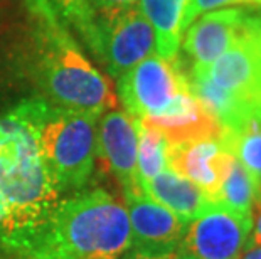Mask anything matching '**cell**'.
Returning a JSON list of instances; mask_svg holds the SVG:
<instances>
[{
	"label": "cell",
	"instance_id": "cell-1",
	"mask_svg": "<svg viewBox=\"0 0 261 259\" xmlns=\"http://www.w3.org/2000/svg\"><path fill=\"white\" fill-rule=\"evenodd\" d=\"M61 199L17 101L0 113V249L17 257Z\"/></svg>",
	"mask_w": 261,
	"mask_h": 259
},
{
	"label": "cell",
	"instance_id": "cell-2",
	"mask_svg": "<svg viewBox=\"0 0 261 259\" xmlns=\"http://www.w3.org/2000/svg\"><path fill=\"white\" fill-rule=\"evenodd\" d=\"M132 247L128 212L103 189L80 190L53 209L19 259H120Z\"/></svg>",
	"mask_w": 261,
	"mask_h": 259
},
{
	"label": "cell",
	"instance_id": "cell-3",
	"mask_svg": "<svg viewBox=\"0 0 261 259\" xmlns=\"http://www.w3.org/2000/svg\"><path fill=\"white\" fill-rule=\"evenodd\" d=\"M42 27L37 82L49 103L73 111L103 114L116 109L118 98L110 81L80 51L44 0H27Z\"/></svg>",
	"mask_w": 261,
	"mask_h": 259
},
{
	"label": "cell",
	"instance_id": "cell-4",
	"mask_svg": "<svg viewBox=\"0 0 261 259\" xmlns=\"http://www.w3.org/2000/svg\"><path fill=\"white\" fill-rule=\"evenodd\" d=\"M20 106L34 128L42 160L61 194L68 197L85 190L96 158L101 114L61 108L42 96L20 100Z\"/></svg>",
	"mask_w": 261,
	"mask_h": 259
},
{
	"label": "cell",
	"instance_id": "cell-5",
	"mask_svg": "<svg viewBox=\"0 0 261 259\" xmlns=\"http://www.w3.org/2000/svg\"><path fill=\"white\" fill-rule=\"evenodd\" d=\"M189 71H202L232 96L240 120L238 130L248 121H261V15L249 12L236 42L209 68Z\"/></svg>",
	"mask_w": 261,
	"mask_h": 259
},
{
	"label": "cell",
	"instance_id": "cell-6",
	"mask_svg": "<svg viewBox=\"0 0 261 259\" xmlns=\"http://www.w3.org/2000/svg\"><path fill=\"white\" fill-rule=\"evenodd\" d=\"M116 81L120 101L135 120L159 117L179 98L191 93L187 69L179 56L165 59L152 54Z\"/></svg>",
	"mask_w": 261,
	"mask_h": 259
},
{
	"label": "cell",
	"instance_id": "cell-7",
	"mask_svg": "<svg viewBox=\"0 0 261 259\" xmlns=\"http://www.w3.org/2000/svg\"><path fill=\"white\" fill-rule=\"evenodd\" d=\"M253 219L211 202L186 224L177 259H236L249 244Z\"/></svg>",
	"mask_w": 261,
	"mask_h": 259
},
{
	"label": "cell",
	"instance_id": "cell-8",
	"mask_svg": "<svg viewBox=\"0 0 261 259\" xmlns=\"http://www.w3.org/2000/svg\"><path fill=\"white\" fill-rule=\"evenodd\" d=\"M96 15L98 46L94 56L105 64L112 78L118 79L153 54L155 34L140 7Z\"/></svg>",
	"mask_w": 261,
	"mask_h": 259
},
{
	"label": "cell",
	"instance_id": "cell-9",
	"mask_svg": "<svg viewBox=\"0 0 261 259\" xmlns=\"http://www.w3.org/2000/svg\"><path fill=\"white\" fill-rule=\"evenodd\" d=\"M138 125L137 120L121 109H108L98 118L96 155L108 167V172L121 185L123 192L138 190L137 179Z\"/></svg>",
	"mask_w": 261,
	"mask_h": 259
},
{
	"label": "cell",
	"instance_id": "cell-10",
	"mask_svg": "<svg viewBox=\"0 0 261 259\" xmlns=\"http://www.w3.org/2000/svg\"><path fill=\"white\" fill-rule=\"evenodd\" d=\"M123 204L128 212L132 247L148 252H174L182 238L186 224L162 204L142 189L123 192Z\"/></svg>",
	"mask_w": 261,
	"mask_h": 259
},
{
	"label": "cell",
	"instance_id": "cell-11",
	"mask_svg": "<svg viewBox=\"0 0 261 259\" xmlns=\"http://www.w3.org/2000/svg\"><path fill=\"white\" fill-rule=\"evenodd\" d=\"M248 15V10L241 7H227L213 10L194 20L180 41L186 56L191 59L189 69L209 68L226 52L240 37Z\"/></svg>",
	"mask_w": 261,
	"mask_h": 259
},
{
	"label": "cell",
	"instance_id": "cell-12",
	"mask_svg": "<svg viewBox=\"0 0 261 259\" xmlns=\"http://www.w3.org/2000/svg\"><path fill=\"white\" fill-rule=\"evenodd\" d=\"M234 155L221 140L205 138L167 145V168L194 182L213 202Z\"/></svg>",
	"mask_w": 261,
	"mask_h": 259
},
{
	"label": "cell",
	"instance_id": "cell-13",
	"mask_svg": "<svg viewBox=\"0 0 261 259\" xmlns=\"http://www.w3.org/2000/svg\"><path fill=\"white\" fill-rule=\"evenodd\" d=\"M162 133L167 145L194 140H221L223 126L218 118L191 93L179 98L165 113L153 118L138 120Z\"/></svg>",
	"mask_w": 261,
	"mask_h": 259
},
{
	"label": "cell",
	"instance_id": "cell-14",
	"mask_svg": "<svg viewBox=\"0 0 261 259\" xmlns=\"http://www.w3.org/2000/svg\"><path fill=\"white\" fill-rule=\"evenodd\" d=\"M140 189L150 199L167 207L184 224L207 204V197L194 182L172 172L170 168H165L153 179L140 184Z\"/></svg>",
	"mask_w": 261,
	"mask_h": 259
},
{
	"label": "cell",
	"instance_id": "cell-15",
	"mask_svg": "<svg viewBox=\"0 0 261 259\" xmlns=\"http://www.w3.org/2000/svg\"><path fill=\"white\" fill-rule=\"evenodd\" d=\"M140 10L155 34V54L174 59L179 54L182 31L180 22L187 0H140Z\"/></svg>",
	"mask_w": 261,
	"mask_h": 259
},
{
	"label": "cell",
	"instance_id": "cell-16",
	"mask_svg": "<svg viewBox=\"0 0 261 259\" xmlns=\"http://www.w3.org/2000/svg\"><path fill=\"white\" fill-rule=\"evenodd\" d=\"M61 24L69 25L81 36L85 46L94 54L98 46V15L91 0H44Z\"/></svg>",
	"mask_w": 261,
	"mask_h": 259
},
{
	"label": "cell",
	"instance_id": "cell-17",
	"mask_svg": "<svg viewBox=\"0 0 261 259\" xmlns=\"http://www.w3.org/2000/svg\"><path fill=\"white\" fill-rule=\"evenodd\" d=\"M254 199V179L234 157L221 189L213 202H218L241 216L251 217V206ZM253 219V217H251Z\"/></svg>",
	"mask_w": 261,
	"mask_h": 259
},
{
	"label": "cell",
	"instance_id": "cell-18",
	"mask_svg": "<svg viewBox=\"0 0 261 259\" xmlns=\"http://www.w3.org/2000/svg\"><path fill=\"white\" fill-rule=\"evenodd\" d=\"M138 125V152H137V179L138 185L167 168V141L160 131L137 120Z\"/></svg>",
	"mask_w": 261,
	"mask_h": 259
},
{
	"label": "cell",
	"instance_id": "cell-19",
	"mask_svg": "<svg viewBox=\"0 0 261 259\" xmlns=\"http://www.w3.org/2000/svg\"><path fill=\"white\" fill-rule=\"evenodd\" d=\"M223 145L251 174L254 182L261 180V121H248L238 131H223Z\"/></svg>",
	"mask_w": 261,
	"mask_h": 259
},
{
	"label": "cell",
	"instance_id": "cell-20",
	"mask_svg": "<svg viewBox=\"0 0 261 259\" xmlns=\"http://www.w3.org/2000/svg\"><path fill=\"white\" fill-rule=\"evenodd\" d=\"M234 5H244V7L258 9L261 7V0H187L184 15H182V22H180L182 34H184L187 27L197 17H201V15L213 12V10L234 7Z\"/></svg>",
	"mask_w": 261,
	"mask_h": 259
},
{
	"label": "cell",
	"instance_id": "cell-21",
	"mask_svg": "<svg viewBox=\"0 0 261 259\" xmlns=\"http://www.w3.org/2000/svg\"><path fill=\"white\" fill-rule=\"evenodd\" d=\"M98 14H115L121 10L138 7L140 0H91Z\"/></svg>",
	"mask_w": 261,
	"mask_h": 259
},
{
	"label": "cell",
	"instance_id": "cell-22",
	"mask_svg": "<svg viewBox=\"0 0 261 259\" xmlns=\"http://www.w3.org/2000/svg\"><path fill=\"white\" fill-rule=\"evenodd\" d=\"M120 259H177L174 252H148V251H138L128 249Z\"/></svg>",
	"mask_w": 261,
	"mask_h": 259
},
{
	"label": "cell",
	"instance_id": "cell-23",
	"mask_svg": "<svg viewBox=\"0 0 261 259\" xmlns=\"http://www.w3.org/2000/svg\"><path fill=\"white\" fill-rule=\"evenodd\" d=\"M251 217L254 219V231L249 239V244L261 246V209H254L251 211Z\"/></svg>",
	"mask_w": 261,
	"mask_h": 259
},
{
	"label": "cell",
	"instance_id": "cell-24",
	"mask_svg": "<svg viewBox=\"0 0 261 259\" xmlns=\"http://www.w3.org/2000/svg\"><path fill=\"white\" fill-rule=\"evenodd\" d=\"M243 259H261V246H254V244H248V247L244 249Z\"/></svg>",
	"mask_w": 261,
	"mask_h": 259
},
{
	"label": "cell",
	"instance_id": "cell-25",
	"mask_svg": "<svg viewBox=\"0 0 261 259\" xmlns=\"http://www.w3.org/2000/svg\"><path fill=\"white\" fill-rule=\"evenodd\" d=\"M5 2H9V0H0V5H4Z\"/></svg>",
	"mask_w": 261,
	"mask_h": 259
},
{
	"label": "cell",
	"instance_id": "cell-26",
	"mask_svg": "<svg viewBox=\"0 0 261 259\" xmlns=\"http://www.w3.org/2000/svg\"><path fill=\"white\" fill-rule=\"evenodd\" d=\"M236 259H243V256H240V257H236Z\"/></svg>",
	"mask_w": 261,
	"mask_h": 259
}]
</instances>
